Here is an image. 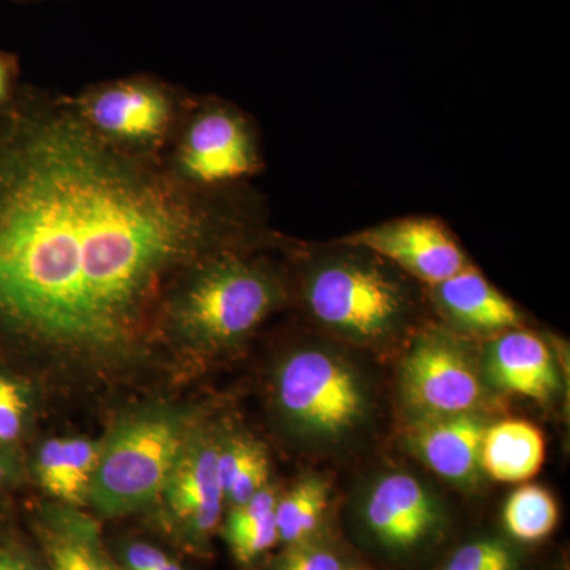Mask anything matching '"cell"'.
Masks as SVG:
<instances>
[{"instance_id":"obj_1","label":"cell","mask_w":570,"mask_h":570,"mask_svg":"<svg viewBox=\"0 0 570 570\" xmlns=\"http://www.w3.org/2000/svg\"><path fill=\"white\" fill-rule=\"evenodd\" d=\"M0 118V325L107 352L140 335L168 276L245 230L219 190L126 151L73 104L22 99Z\"/></svg>"},{"instance_id":"obj_2","label":"cell","mask_w":570,"mask_h":570,"mask_svg":"<svg viewBox=\"0 0 570 570\" xmlns=\"http://www.w3.org/2000/svg\"><path fill=\"white\" fill-rule=\"evenodd\" d=\"M411 277L381 255L351 243L306 258L302 294L318 324L362 346H381L406 332L417 298Z\"/></svg>"},{"instance_id":"obj_3","label":"cell","mask_w":570,"mask_h":570,"mask_svg":"<svg viewBox=\"0 0 570 570\" xmlns=\"http://www.w3.org/2000/svg\"><path fill=\"white\" fill-rule=\"evenodd\" d=\"M200 265L171 306L176 326L194 343L232 346L284 302V285L262 262L224 249Z\"/></svg>"},{"instance_id":"obj_4","label":"cell","mask_w":570,"mask_h":570,"mask_svg":"<svg viewBox=\"0 0 570 570\" xmlns=\"http://www.w3.org/2000/svg\"><path fill=\"white\" fill-rule=\"evenodd\" d=\"M187 436L179 420L145 415L108 438L94 472L88 502L102 517L137 512L163 497Z\"/></svg>"},{"instance_id":"obj_5","label":"cell","mask_w":570,"mask_h":570,"mask_svg":"<svg viewBox=\"0 0 570 570\" xmlns=\"http://www.w3.org/2000/svg\"><path fill=\"white\" fill-rule=\"evenodd\" d=\"M276 400L288 422L321 441H337L362 425L367 393L346 360L324 347H303L281 365Z\"/></svg>"},{"instance_id":"obj_6","label":"cell","mask_w":570,"mask_h":570,"mask_svg":"<svg viewBox=\"0 0 570 570\" xmlns=\"http://www.w3.org/2000/svg\"><path fill=\"white\" fill-rule=\"evenodd\" d=\"M178 129L174 164L168 168L195 189L220 190L261 170L253 124L230 105H202Z\"/></svg>"},{"instance_id":"obj_7","label":"cell","mask_w":570,"mask_h":570,"mask_svg":"<svg viewBox=\"0 0 570 570\" xmlns=\"http://www.w3.org/2000/svg\"><path fill=\"white\" fill-rule=\"evenodd\" d=\"M75 110L111 145L156 156L181 124V108L168 88L151 78L105 82L82 94Z\"/></svg>"},{"instance_id":"obj_8","label":"cell","mask_w":570,"mask_h":570,"mask_svg":"<svg viewBox=\"0 0 570 570\" xmlns=\"http://www.w3.org/2000/svg\"><path fill=\"white\" fill-rule=\"evenodd\" d=\"M448 513L433 491L406 472H392L367 491L360 527L367 542L395 560H412L444 538Z\"/></svg>"},{"instance_id":"obj_9","label":"cell","mask_w":570,"mask_h":570,"mask_svg":"<svg viewBox=\"0 0 570 570\" xmlns=\"http://www.w3.org/2000/svg\"><path fill=\"white\" fill-rule=\"evenodd\" d=\"M407 406L422 420L474 411L482 396L478 373L463 346L442 330L422 333L401 371Z\"/></svg>"},{"instance_id":"obj_10","label":"cell","mask_w":570,"mask_h":570,"mask_svg":"<svg viewBox=\"0 0 570 570\" xmlns=\"http://www.w3.org/2000/svg\"><path fill=\"white\" fill-rule=\"evenodd\" d=\"M362 246L396 266L411 279L428 287L468 268V258L449 228L431 217H401L343 238Z\"/></svg>"},{"instance_id":"obj_11","label":"cell","mask_w":570,"mask_h":570,"mask_svg":"<svg viewBox=\"0 0 570 570\" xmlns=\"http://www.w3.org/2000/svg\"><path fill=\"white\" fill-rule=\"evenodd\" d=\"M217 455L219 444L212 438H187L163 493L168 523L194 550L208 549L223 519L225 499Z\"/></svg>"},{"instance_id":"obj_12","label":"cell","mask_w":570,"mask_h":570,"mask_svg":"<svg viewBox=\"0 0 570 570\" xmlns=\"http://www.w3.org/2000/svg\"><path fill=\"white\" fill-rule=\"evenodd\" d=\"M487 423L474 411L420 420L414 448L426 466L450 482L466 485L478 478Z\"/></svg>"},{"instance_id":"obj_13","label":"cell","mask_w":570,"mask_h":570,"mask_svg":"<svg viewBox=\"0 0 570 570\" xmlns=\"http://www.w3.org/2000/svg\"><path fill=\"white\" fill-rule=\"evenodd\" d=\"M430 291L439 311L466 332L494 335L520 325V314L513 303L471 265L431 285Z\"/></svg>"},{"instance_id":"obj_14","label":"cell","mask_w":570,"mask_h":570,"mask_svg":"<svg viewBox=\"0 0 570 570\" xmlns=\"http://www.w3.org/2000/svg\"><path fill=\"white\" fill-rule=\"evenodd\" d=\"M487 373L497 387L549 400L557 392V365L549 346L528 332H505L487 352Z\"/></svg>"},{"instance_id":"obj_15","label":"cell","mask_w":570,"mask_h":570,"mask_svg":"<svg viewBox=\"0 0 570 570\" xmlns=\"http://www.w3.org/2000/svg\"><path fill=\"white\" fill-rule=\"evenodd\" d=\"M48 570H118L105 551L96 521L75 508L45 509L36 520Z\"/></svg>"},{"instance_id":"obj_16","label":"cell","mask_w":570,"mask_h":570,"mask_svg":"<svg viewBox=\"0 0 570 570\" xmlns=\"http://www.w3.org/2000/svg\"><path fill=\"white\" fill-rule=\"evenodd\" d=\"M104 444L85 438H55L41 445L36 474L41 489L67 508L88 504Z\"/></svg>"},{"instance_id":"obj_17","label":"cell","mask_w":570,"mask_h":570,"mask_svg":"<svg viewBox=\"0 0 570 570\" xmlns=\"http://www.w3.org/2000/svg\"><path fill=\"white\" fill-rule=\"evenodd\" d=\"M546 442L538 428L523 420H505L487 428L480 466L498 482H527L540 471Z\"/></svg>"},{"instance_id":"obj_18","label":"cell","mask_w":570,"mask_h":570,"mask_svg":"<svg viewBox=\"0 0 570 570\" xmlns=\"http://www.w3.org/2000/svg\"><path fill=\"white\" fill-rule=\"evenodd\" d=\"M275 489L266 485L245 504L235 505L224 523V539L239 564L249 566L279 542Z\"/></svg>"},{"instance_id":"obj_19","label":"cell","mask_w":570,"mask_h":570,"mask_svg":"<svg viewBox=\"0 0 570 570\" xmlns=\"http://www.w3.org/2000/svg\"><path fill=\"white\" fill-rule=\"evenodd\" d=\"M330 485L324 478L309 475L295 483L276 502V527L279 542L285 546L305 542L322 535Z\"/></svg>"},{"instance_id":"obj_20","label":"cell","mask_w":570,"mask_h":570,"mask_svg":"<svg viewBox=\"0 0 570 570\" xmlns=\"http://www.w3.org/2000/svg\"><path fill=\"white\" fill-rule=\"evenodd\" d=\"M217 472L224 499L235 508L245 504L268 485V455L253 439L232 438L225 444H219Z\"/></svg>"},{"instance_id":"obj_21","label":"cell","mask_w":570,"mask_h":570,"mask_svg":"<svg viewBox=\"0 0 570 570\" xmlns=\"http://www.w3.org/2000/svg\"><path fill=\"white\" fill-rule=\"evenodd\" d=\"M560 512L553 497L539 485L513 491L505 502L502 521L510 538L521 543H538L557 528Z\"/></svg>"},{"instance_id":"obj_22","label":"cell","mask_w":570,"mask_h":570,"mask_svg":"<svg viewBox=\"0 0 570 570\" xmlns=\"http://www.w3.org/2000/svg\"><path fill=\"white\" fill-rule=\"evenodd\" d=\"M438 570H524V560L509 540L480 535L456 547Z\"/></svg>"},{"instance_id":"obj_23","label":"cell","mask_w":570,"mask_h":570,"mask_svg":"<svg viewBox=\"0 0 570 570\" xmlns=\"http://www.w3.org/2000/svg\"><path fill=\"white\" fill-rule=\"evenodd\" d=\"M351 564L344 551L326 535L285 546L265 570H346Z\"/></svg>"},{"instance_id":"obj_24","label":"cell","mask_w":570,"mask_h":570,"mask_svg":"<svg viewBox=\"0 0 570 570\" xmlns=\"http://www.w3.org/2000/svg\"><path fill=\"white\" fill-rule=\"evenodd\" d=\"M28 401L13 379L0 374V444L17 441L22 431Z\"/></svg>"},{"instance_id":"obj_25","label":"cell","mask_w":570,"mask_h":570,"mask_svg":"<svg viewBox=\"0 0 570 570\" xmlns=\"http://www.w3.org/2000/svg\"><path fill=\"white\" fill-rule=\"evenodd\" d=\"M121 570H184L167 551L148 542H129L121 551Z\"/></svg>"},{"instance_id":"obj_26","label":"cell","mask_w":570,"mask_h":570,"mask_svg":"<svg viewBox=\"0 0 570 570\" xmlns=\"http://www.w3.org/2000/svg\"><path fill=\"white\" fill-rule=\"evenodd\" d=\"M14 80H17V61L13 56L0 51V108L13 100Z\"/></svg>"},{"instance_id":"obj_27","label":"cell","mask_w":570,"mask_h":570,"mask_svg":"<svg viewBox=\"0 0 570 570\" xmlns=\"http://www.w3.org/2000/svg\"><path fill=\"white\" fill-rule=\"evenodd\" d=\"M0 570H37V568L20 551L0 549Z\"/></svg>"},{"instance_id":"obj_28","label":"cell","mask_w":570,"mask_h":570,"mask_svg":"<svg viewBox=\"0 0 570 570\" xmlns=\"http://www.w3.org/2000/svg\"><path fill=\"white\" fill-rule=\"evenodd\" d=\"M18 475V464L7 445L0 444V487L13 482Z\"/></svg>"},{"instance_id":"obj_29","label":"cell","mask_w":570,"mask_h":570,"mask_svg":"<svg viewBox=\"0 0 570 570\" xmlns=\"http://www.w3.org/2000/svg\"><path fill=\"white\" fill-rule=\"evenodd\" d=\"M346 570H366V569H360V568H355V566H348V568Z\"/></svg>"}]
</instances>
